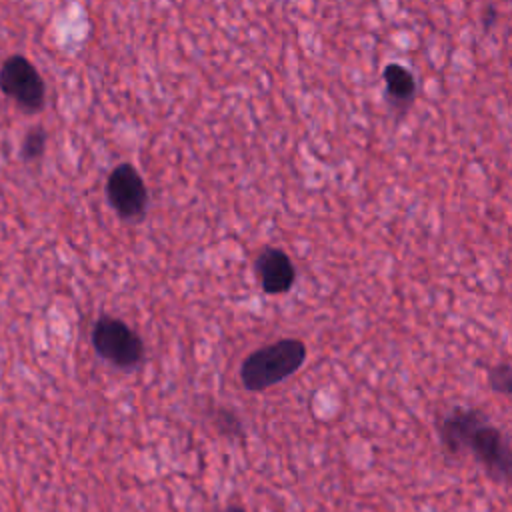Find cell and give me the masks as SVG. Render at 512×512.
Listing matches in <instances>:
<instances>
[{
    "instance_id": "cell-1",
    "label": "cell",
    "mask_w": 512,
    "mask_h": 512,
    "mask_svg": "<svg viewBox=\"0 0 512 512\" xmlns=\"http://www.w3.org/2000/svg\"><path fill=\"white\" fill-rule=\"evenodd\" d=\"M438 436L450 454L470 452L494 480H512V444L474 408H454L440 420Z\"/></svg>"
},
{
    "instance_id": "cell-2",
    "label": "cell",
    "mask_w": 512,
    "mask_h": 512,
    "mask_svg": "<svg viewBox=\"0 0 512 512\" xmlns=\"http://www.w3.org/2000/svg\"><path fill=\"white\" fill-rule=\"evenodd\" d=\"M306 360V344L298 338H282L248 354L240 366V380L246 390H268L294 372Z\"/></svg>"
},
{
    "instance_id": "cell-3",
    "label": "cell",
    "mask_w": 512,
    "mask_h": 512,
    "mask_svg": "<svg viewBox=\"0 0 512 512\" xmlns=\"http://www.w3.org/2000/svg\"><path fill=\"white\" fill-rule=\"evenodd\" d=\"M90 344L96 356L122 370H134L144 360L142 338L116 316H100L94 322Z\"/></svg>"
},
{
    "instance_id": "cell-4",
    "label": "cell",
    "mask_w": 512,
    "mask_h": 512,
    "mask_svg": "<svg viewBox=\"0 0 512 512\" xmlns=\"http://www.w3.org/2000/svg\"><path fill=\"white\" fill-rule=\"evenodd\" d=\"M0 90L26 112H36L46 102V86L38 68L20 54L4 60L0 68Z\"/></svg>"
},
{
    "instance_id": "cell-5",
    "label": "cell",
    "mask_w": 512,
    "mask_h": 512,
    "mask_svg": "<svg viewBox=\"0 0 512 512\" xmlns=\"http://www.w3.org/2000/svg\"><path fill=\"white\" fill-rule=\"evenodd\" d=\"M106 198L120 218L128 220L142 216L148 200L144 178L132 164H118L108 176Z\"/></svg>"
},
{
    "instance_id": "cell-6",
    "label": "cell",
    "mask_w": 512,
    "mask_h": 512,
    "mask_svg": "<svg viewBox=\"0 0 512 512\" xmlns=\"http://www.w3.org/2000/svg\"><path fill=\"white\" fill-rule=\"evenodd\" d=\"M256 276L266 294H284L296 282V268L290 256L280 248H264L256 258Z\"/></svg>"
},
{
    "instance_id": "cell-7",
    "label": "cell",
    "mask_w": 512,
    "mask_h": 512,
    "mask_svg": "<svg viewBox=\"0 0 512 512\" xmlns=\"http://www.w3.org/2000/svg\"><path fill=\"white\" fill-rule=\"evenodd\" d=\"M382 78H384L386 94L394 106H406L414 100L416 80H414V74L406 66L396 64V62L386 64Z\"/></svg>"
},
{
    "instance_id": "cell-8",
    "label": "cell",
    "mask_w": 512,
    "mask_h": 512,
    "mask_svg": "<svg viewBox=\"0 0 512 512\" xmlns=\"http://www.w3.org/2000/svg\"><path fill=\"white\" fill-rule=\"evenodd\" d=\"M488 386L496 394H512V366L510 364H494L488 368Z\"/></svg>"
},
{
    "instance_id": "cell-9",
    "label": "cell",
    "mask_w": 512,
    "mask_h": 512,
    "mask_svg": "<svg viewBox=\"0 0 512 512\" xmlns=\"http://www.w3.org/2000/svg\"><path fill=\"white\" fill-rule=\"evenodd\" d=\"M216 428L228 436H242V430H244L238 416L226 408L216 410Z\"/></svg>"
},
{
    "instance_id": "cell-10",
    "label": "cell",
    "mask_w": 512,
    "mask_h": 512,
    "mask_svg": "<svg viewBox=\"0 0 512 512\" xmlns=\"http://www.w3.org/2000/svg\"><path fill=\"white\" fill-rule=\"evenodd\" d=\"M44 146H46V138L40 130H36L32 134H28L26 140L22 142V156L26 160H32L44 152Z\"/></svg>"
},
{
    "instance_id": "cell-11",
    "label": "cell",
    "mask_w": 512,
    "mask_h": 512,
    "mask_svg": "<svg viewBox=\"0 0 512 512\" xmlns=\"http://www.w3.org/2000/svg\"><path fill=\"white\" fill-rule=\"evenodd\" d=\"M494 18H496V10H494V6H488V10L484 12V26L490 28L492 22H494Z\"/></svg>"
},
{
    "instance_id": "cell-12",
    "label": "cell",
    "mask_w": 512,
    "mask_h": 512,
    "mask_svg": "<svg viewBox=\"0 0 512 512\" xmlns=\"http://www.w3.org/2000/svg\"><path fill=\"white\" fill-rule=\"evenodd\" d=\"M214 512H246L242 506H236V504H230V506H224V508H218Z\"/></svg>"
}]
</instances>
